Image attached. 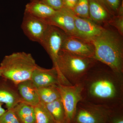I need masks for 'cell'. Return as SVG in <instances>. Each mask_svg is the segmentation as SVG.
<instances>
[{"instance_id": "obj_1", "label": "cell", "mask_w": 123, "mask_h": 123, "mask_svg": "<svg viewBox=\"0 0 123 123\" xmlns=\"http://www.w3.org/2000/svg\"><path fill=\"white\" fill-rule=\"evenodd\" d=\"M81 83L82 101L112 109L123 106V74L97 61Z\"/></svg>"}, {"instance_id": "obj_2", "label": "cell", "mask_w": 123, "mask_h": 123, "mask_svg": "<svg viewBox=\"0 0 123 123\" xmlns=\"http://www.w3.org/2000/svg\"><path fill=\"white\" fill-rule=\"evenodd\" d=\"M123 36L116 30L104 27L91 40L94 47V59L121 74H123Z\"/></svg>"}, {"instance_id": "obj_3", "label": "cell", "mask_w": 123, "mask_h": 123, "mask_svg": "<svg viewBox=\"0 0 123 123\" xmlns=\"http://www.w3.org/2000/svg\"><path fill=\"white\" fill-rule=\"evenodd\" d=\"M97 61L94 58L80 56L61 50L56 69L62 85H71L81 83Z\"/></svg>"}, {"instance_id": "obj_4", "label": "cell", "mask_w": 123, "mask_h": 123, "mask_svg": "<svg viewBox=\"0 0 123 123\" xmlns=\"http://www.w3.org/2000/svg\"><path fill=\"white\" fill-rule=\"evenodd\" d=\"M37 65L30 53L14 52L5 56L0 64L1 77L17 86L22 82L30 80Z\"/></svg>"}, {"instance_id": "obj_5", "label": "cell", "mask_w": 123, "mask_h": 123, "mask_svg": "<svg viewBox=\"0 0 123 123\" xmlns=\"http://www.w3.org/2000/svg\"><path fill=\"white\" fill-rule=\"evenodd\" d=\"M113 109L81 100L72 123H109Z\"/></svg>"}, {"instance_id": "obj_6", "label": "cell", "mask_w": 123, "mask_h": 123, "mask_svg": "<svg viewBox=\"0 0 123 123\" xmlns=\"http://www.w3.org/2000/svg\"><path fill=\"white\" fill-rule=\"evenodd\" d=\"M65 112V123H72L78 103L81 101V83L72 85L57 86Z\"/></svg>"}, {"instance_id": "obj_7", "label": "cell", "mask_w": 123, "mask_h": 123, "mask_svg": "<svg viewBox=\"0 0 123 123\" xmlns=\"http://www.w3.org/2000/svg\"><path fill=\"white\" fill-rule=\"evenodd\" d=\"M67 35L58 27L48 25L39 43L48 54L53 63V67L56 69L59 53Z\"/></svg>"}, {"instance_id": "obj_8", "label": "cell", "mask_w": 123, "mask_h": 123, "mask_svg": "<svg viewBox=\"0 0 123 123\" xmlns=\"http://www.w3.org/2000/svg\"><path fill=\"white\" fill-rule=\"evenodd\" d=\"M75 16L72 10L64 7L43 20L48 25L58 27L68 35L78 37L75 27Z\"/></svg>"}, {"instance_id": "obj_9", "label": "cell", "mask_w": 123, "mask_h": 123, "mask_svg": "<svg viewBox=\"0 0 123 123\" xmlns=\"http://www.w3.org/2000/svg\"><path fill=\"white\" fill-rule=\"evenodd\" d=\"M61 50L78 55L94 58V47L92 41L79 37L66 36Z\"/></svg>"}, {"instance_id": "obj_10", "label": "cell", "mask_w": 123, "mask_h": 123, "mask_svg": "<svg viewBox=\"0 0 123 123\" xmlns=\"http://www.w3.org/2000/svg\"><path fill=\"white\" fill-rule=\"evenodd\" d=\"M48 25L43 19L24 13L21 27L30 40L39 43Z\"/></svg>"}, {"instance_id": "obj_11", "label": "cell", "mask_w": 123, "mask_h": 123, "mask_svg": "<svg viewBox=\"0 0 123 123\" xmlns=\"http://www.w3.org/2000/svg\"><path fill=\"white\" fill-rule=\"evenodd\" d=\"M31 80L37 88L62 85L58 72L54 67L47 69L37 65L32 73Z\"/></svg>"}, {"instance_id": "obj_12", "label": "cell", "mask_w": 123, "mask_h": 123, "mask_svg": "<svg viewBox=\"0 0 123 123\" xmlns=\"http://www.w3.org/2000/svg\"><path fill=\"white\" fill-rule=\"evenodd\" d=\"M75 23L78 37L90 41L99 35L104 29L90 19L75 15Z\"/></svg>"}, {"instance_id": "obj_13", "label": "cell", "mask_w": 123, "mask_h": 123, "mask_svg": "<svg viewBox=\"0 0 123 123\" xmlns=\"http://www.w3.org/2000/svg\"><path fill=\"white\" fill-rule=\"evenodd\" d=\"M9 81L3 78L0 80V103L4 104L7 110L13 109L23 102L18 91L17 86L12 85Z\"/></svg>"}, {"instance_id": "obj_14", "label": "cell", "mask_w": 123, "mask_h": 123, "mask_svg": "<svg viewBox=\"0 0 123 123\" xmlns=\"http://www.w3.org/2000/svg\"><path fill=\"white\" fill-rule=\"evenodd\" d=\"M17 88L23 102L34 107L40 102L38 88L31 79L18 84Z\"/></svg>"}, {"instance_id": "obj_15", "label": "cell", "mask_w": 123, "mask_h": 123, "mask_svg": "<svg viewBox=\"0 0 123 123\" xmlns=\"http://www.w3.org/2000/svg\"><path fill=\"white\" fill-rule=\"evenodd\" d=\"M56 12L40 0L31 1L25 6L24 13L40 19H46Z\"/></svg>"}, {"instance_id": "obj_16", "label": "cell", "mask_w": 123, "mask_h": 123, "mask_svg": "<svg viewBox=\"0 0 123 123\" xmlns=\"http://www.w3.org/2000/svg\"><path fill=\"white\" fill-rule=\"evenodd\" d=\"M89 1L90 19L97 23L110 22L112 18H110V12L105 7L96 0Z\"/></svg>"}, {"instance_id": "obj_17", "label": "cell", "mask_w": 123, "mask_h": 123, "mask_svg": "<svg viewBox=\"0 0 123 123\" xmlns=\"http://www.w3.org/2000/svg\"><path fill=\"white\" fill-rule=\"evenodd\" d=\"M13 110L21 123H35L34 107L24 102L18 104Z\"/></svg>"}, {"instance_id": "obj_18", "label": "cell", "mask_w": 123, "mask_h": 123, "mask_svg": "<svg viewBox=\"0 0 123 123\" xmlns=\"http://www.w3.org/2000/svg\"><path fill=\"white\" fill-rule=\"evenodd\" d=\"M44 104L56 123H65V112L61 98Z\"/></svg>"}, {"instance_id": "obj_19", "label": "cell", "mask_w": 123, "mask_h": 123, "mask_svg": "<svg viewBox=\"0 0 123 123\" xmlns=\"http://www.w3.org/2000/svg\"><path fill=\"white\" fill-rule=\"evenodd\" d=\"M57 86H49L38 88L40 102L47 104L61 98Z\"/></svg>"}, {"instance_id": "obj_20", "label": "cell", "mask_w": 123, "mask_h": 123, "mask_svg": "<svg viewBox=\"0 0 123 123\" xmlns=\"http://www.w3.org/2000/svg\"><path fill=\"white\" fill-rule=\"evenodd\" d=\"M35 123H56L47 110L45 104L40 102L34 106Z\"/></svg>"}, {"instance_id": "obj_21", "label": "cell", "mask_w": 123, "mask_h": 123, "mask_svg": "<svg viewBox=\"0 0 123 123\" xmlns=\"http://www.w3.org/2000/svg\"><path fill=\"white\" fill-rule=\"evenodd\" d=\"M89 0H78L72 11L75 15L79 17L90 18Z\"/></svg>"}, {"instance_id": "obj_22", "label": "cell", "mask_w": 123, "mask_h": 123, "mask_svg": "<svg viewBox=\"0 0 123 123\" xmlns=\"http://www.w3.org/2000/svg\"><path fill=\"white\" fill-rule=\"evenodd\" d=\"M0 123H21L13 109L6 110L0 117Z\"/></svg>"}, {"instance_id": "obj_23", "label": "cell", "mask_w": 123, "mask_h": 123, "mask_svg": "<svg viewBox=\"0 0 123 123\" xmlns=\"http://www.w3.org/2000/svg\"><path fill=\"white\" fill-rule=\"evenodd\" d=\"M109 23L116 29L121 35H123V15H118L110 20Z\"/></svg>"}, {"instance_id": "obj_24", "label": "cell", "mask_w": 123, "mask_h": 123, "mask_svg": "<svg viewBox=\"0 0 123 123\" xmlns=\"http://www.w3.org/2000/svg\"><path fill=\"white\" fill-rule=\"evenodd\" d=\"M55 11H58L64 8L63 0H40Z\"/></svg>"}, {"instance_id": "obj_25", "label": "cell", "mask_w": 123, "mask_h": 123, "mask_svg": "<svg viewBox=\"0 0 123 123\" xmlns=\"http://www.w3.org/2000/svg\"><path fill=\"white\" fill-rule=\"evenodd\" d=\"M111 9L117 11L119 7L120 0H105Z\"/></svg>"}, {"instance_id": "obj_26", "label": "cell", "mask_w": 123, "mask_h": 123, "mask_svg": "<svg viewBox=\"0 0 123 123\" xmlns=\"http://www.w3.org/2000/svg\"><path fill=\"white\" fill-rule=\"evenodd\" d=\"M78 0H63L64 7L72 10Z\"/></svg>"}, {"instance_id": "obj_27", "label": "cell", "mask_w": 123, "mask_h": 123, "mask_svg": "<svg viewBox=\"0 0 123 123\" xmlns=\"http://www.w3.org/2000/svg\"><path fill=\"white\" fill-rule=\"evenodd\" d=\"M96 0L99 2L103 6H104L108 11H109L111 14H112V11H111V9L110 8V7L107 4L105 0Z\"/></svg>"}, {"instance_id": "obj_28", "label": "cell", "mask_w": 123, "mask_h": 123, "mask_svg": "<svg viewBox=\"0 0 123 123\" xmlns=\"http://www.w3.org/2000/svg\"><path fill=\"white\" fill-rule=\"evenodd\" d=\"M6 110L2 107V104L0 103V117L6 111Z\"/></svg>"}, {"instance_id": "obj_29", "label": "cell", "mask_w": 123, "mask_h": 123, "mask_svg": "<svg viewBox=\"0 0 123 123\" xmlns=\"http://www.w3.org/2000/svg\"><path fill=\"white\" fill-rule=\"evenodd\" d=\"M2 69H1V68L0 66V77L2 76Z\"/></svg>"}, {"instance_id": "obj_30", "label": "cell", "mask_w": 123, "mask_h": 123, "mask_svg": "<svg viewBox=\"0 0 123 123\" xmlns=\"http://www.w3.org/2000/svg\"><path fill=\"white\" fill-rule=\"evenodd\" d=\"M34 0H32V1H33Z\"/></svg>"}, {"instance_id": "obj_31", "label": "cell", "mask_w": 123, "mask_h": 123, "mask_svg": "<svg viewBox=\"0 0 123 123\" xmlns=\"http://www.w3.org/2000/svg\"></svg>"}, {"instance_id": "obj_32", "label": "cell", "mask_w": 123, "mask_h": 123, "mask_svg": "<svg viewBox=\"0 0 123 123\" xmlns=\"http://www.w3.org/2000/svg\"><path fill=\"white\" fill-rule=\"evenodd\" d=\"M31 1H32V0H30Z\"/></svg>"}]
</instances>
